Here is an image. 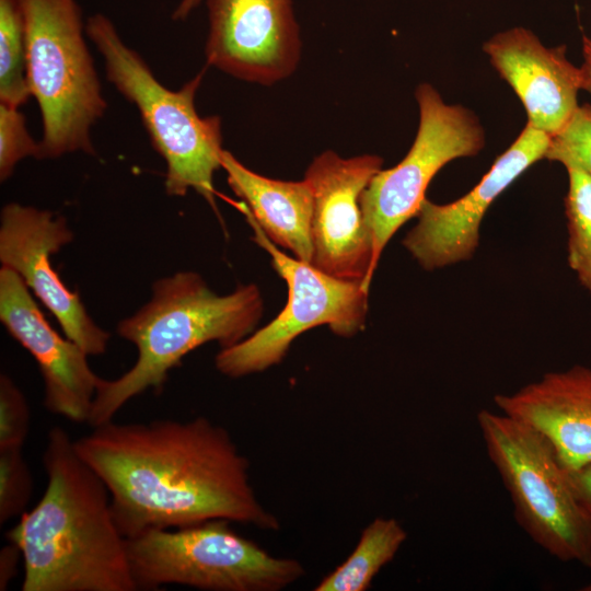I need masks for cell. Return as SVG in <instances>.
<instances>
[{
	"label": "cell",
	"mask_w": 591,
	"mask_h": 591,
	"mask_svg": "<svg viewBox=\"0 0 591 591\" xmlns=\"http://www.w3.org/2000/svg\"><path fill=\"white\" fill-rule=\"evenodd\" d=\"M207 66L269 85L296 70L301 50L290 0H208Z\"/></svg>",
	"instance_id": "obj_13"
},
{
	"label": "cell",
	"mask_w": 591,
	"mask_h": 591,
	"mask_svg": "<svg viewBox=\"0 0 591 591\" xmlns=\"http://www.w3.org/2000/svg\"><path fill=\"white\" fill-rule=\"evenodd\" d=\"M25 30L27 83L43 136L37 159L95 154L92 128L106 100L85 42L77 0H18Z\"/></svg>",
	"instance_id": "obj_5"
},
{
	"label": "cell",
	"mask_w": 591,
	"mask_h": 591,
	"mask_svg": "<svg viewBox=\"0 0 591 591\" xmlns=\"http://www.w3.org/2000/svg\"><path fill=\"white\" fill-rule=\"evenodd\" d=\"M0 321L35 359L45 384L44 405L74 422H88L102 380L88 354L46 321L31 290L12 269H0Z\"/></svg>",
	"instance_id": "obj_14"
},
{
	"label": "cell",
	"mask_w": 591,
	"mask_h": 591,
	"mask_svg": "<svg viewBox=\"0 0 591 591\" xmlns=\"http://www.w3.org/2000/svg\"><path fill=\"white\" fill-rule=\"evenodd\" d=\"M482 49L523 104L528 124L549 137L559 132L582 90L581 67L567 58L566 47H547L532 31L515 26L493 35Z\"/></svg>",
	"instance_id": "obj_15"
},
{
	"label": "cell",
	"mask_w": 591,
	"mask_h": 591,
	"mask_svg": "<svg viewBox=\"0 0 591 591\" xmlns=\"http://www.w3.org/2000/svg\"><path fill=\"white\" fill-rule=\"evenodd\" d=\"M85 31L103 57L107 80L136 106L152 147L165 161L167 195L183 197L194 189L217 210L213 175L221 169L224 150L221 119L201 117L195 107L205 71L181 89L170 90L140 54L124 42L109 18L93 14Z\"/></svg>",
	"instance_id": "obj_4"
},
{
	"label": "cell",
	"mask_w": 591,
	"mask_h": 591,
	"mask_svg": "<svg viewBox=\"0 0 591 591\" xmlns=\"http://www.w3.org/2000/svg\"><path fill=\"white\" fill-rule=\"evenodd\" d=\"M30 96L21 9L18 0H0V103L21 107Z\"/></svg>",
	"instance_id": "obj_20"
},
{
	"label": "cell",
	"mask_w": 591,
	"mask_h": 591,
	"mask_svg": "<svg viewBox=\"0 0 591 591\" xmlns=\"http://www.w3.org/2000/svg\"><path fill=\"white\" fill-rule=\"evenodd\" d=\"M499 412L540 432L564 468L591 463V369L576 364L548 372L508 393L496 394Z\"/></svg>",
	"instance_id": "obj_16"
},
{
	"label": "cell",
	"mask_w": 591,
	"mask_h": 591,
	"mask_svg": "<svg viewBox=\"0 0 591 591\" xmlns=\"http://www.w3.org/2000/svg\"><path fill=\"white\" fill-rule=\"evenodd\" d=\"M567 262L579 283L591 294V175L566 169Z\"/></svg>",
	"instance_id": "obj_19"
},
{
	"label": "cell",
	"mask_w": 591,
	"mask_h": 591,
	"mask_svg": "<svg viewBox=\"0 0 591 591\" xmlns=\"http://www.w3.org/2000/svg\"><path fill=\"white\" fill-rule=\"evenodd\" d=\"M74 447L107 486L126 538L213 519L280 528L255 495L246 457L229 432L207 418L111 420L74 440Z\"/></svg>",
	"instance_id": "obj_1"
},
{
	"label": "cell",
	"mask_w": 591,
	"mask_h": 591,
	"mask_svg": "<svg viewBox=\"0 0 591 591\" xmlns=\"http://www.w3.org/2000/svg\"><path fill=\"white\" fill-rule=\"evenodd\" d=\"M73 233L62 216L18 202L0 215V262L14 270L50 311L69 339L89 356L105 352L111 335L89 315L79 294L67 288L50 256L70 243Z\"/></svg>",
	"instance_id": "obj_12"
},
{
	"label": "cell",
	"mask_w": 591,
	"mask_h": 591,
	"mask_svg": "<svg viewBox=\"0 0 591 591\" xmlns=\"http://www.w3.org/2000/svg\"><path fill=\"white\" fill-rule=\"evenodd\" d=\"M43 464V497L7 532L22 552V591H136L108 488L62 427L49 430Z\"/></svg>",
	"instance_id": "obj_2"
},
{
	"label": "cell",
	"mask_w": 591,
	"mask_h": 591,
	"mask_svg": "<svg viewBox=\"0 0 591 591\" xmlns=\"http://www.w3.org/2000/svg\"><path fill=\"white\" fill-rule=\"evenodd\" d=\"M564 470L575 499L591 524V463Z\"/></svg>",
	"instance_id": "obj_25"
},
{
	"label": "cell",
	"mask_w": 591,
	"mask_h": 591,
	"mask_svg": "<svg viewBox=\"0 0 591 591\" xmlns=\"http://www.w3.org/2000/svg\"><path fill=\"white\" fill-rule=\"evenodd\" d=\"M200 2L201 0H181L172 14V19L174 21L185 20Z\"/></svg>",
	"instance_id": "obj_28"
},
{
	"label": "cell",
	"mask_w": 591,
	"mask_h": 591,
	"mask_svg": "<svg viewBox=\"0 0 591 591\" xmlns=\"http://www.w3.org/2000/svg\"><path fill=\"white\" fill-rule=\"evenodd\" d=\"M382 165L375 154L341 158L328 150L315 157L304 174L313 193L311 264L368 289L376 266L360 199Z\"/></svg>",
	"instance_id": "obj_10"
},
{
	"label": "cell",
	"mask_w": 591,
	"mask_h": 591,
	"mask_svg": "<svg viewBox=\"0 0 591 591\" xmlns=\"http://www.w3.org/2000/svg\"><path fill=\"white\" fill-rule=\"evenodd\" d=\"M22 558L21 549L9 542L0 551V591L8 589L9 583L18 575L19 560Z\"/></svg>",
	"instance_id": "obj_26"
},
{
	"label": "cell",
	"mask_w": 591,
	"mask_h": 591,
	"mask_svg": "<svg viewBox=\"0 0 591 591\" xmlns=\"http://www.w3.org/2000/svg\"><path fill=\"white\" fill-rule=\"evenodd\" d=\"M551 137L526 123L480 182L463 197L448 204L425 198L417 223L402 243L425 270L432 271L470 260L480 239L483 218L494 200L523 172L544 159Z\"/></svg>",
	"instance_id": "obj_11"
},
{
	"label": "cell",
	"mask_w": 591,
	"mask_h": 591,
	"mask_svg": "<svg viewBox=\"0 0 591 591\" xmlns=\"http://www.w3.org/2000/svg\"><path fill=\"white\" fill-rule=\"evenodd\" d=\"M241 209L254 231V241L270 255L274 269L286 281L288 300L270 323L240 343L221 348L215 358L220 373L242 378L265 371L283 360L299 335L320 325H327L345 338L364 328L369 289L361 281L333 277L285 254L263 232L243 202Z\"/></svg>",
	"instance_id": "obj_8"
},
{
	"label": "cell",
	"mask_w": 591,
	"mask_h": 591,
	"mask_svg": "<svg viewBox=\"0 0 591 591\" xmlns=\"http://www.w3.org/2000/svg\"><path fill=\"white\" fill-rule=\"evenodd\" d=\"M225 519L178 529H150L126 538L137 590L181 584L207 591H280L304 567L239 535Z\"/></svg>",
	"instance_id": "obj_7"
},
{
	"label": "cell",
	"mask_w": 591,
	"mask_h": 591,
	"mask_svg": "<svg viewBox=\"0 0 591 591\" xmlns=\"http://www.w3.org/2000/svg\"><path fill=\"white\" fill-rule=\"evenodd\" d=\"M406 540L407 532L395 518H375L363 529L349 557L324 577L314 591H366Z\"/></svg>",
	"instance_id": "obj_18"
},
{
	"label": "cell",
	"mask_w": 591,
	"mask_h": 591,
	"mask_svg": "<svg viewBox=\"0 0 591 591\" xmlns=\"http://www.w3.org/2000/svg\"><path fill=\"white\" fill-rule=\"evenodd\" d=\"M38 149L20 107L0 103V181L5 182L21 160L37 159Z\"/></svg>",
	"instance_id": "obj_23"
},
{
	"label": "cell",
	"mask_w": 591,
	"mask_h": 591,
	"mask_svg": "<svg viewBox=\"0 0 591 591\" xmlns=\"http://www.w3.org/2000/svg\"><path fill=\"white\" fill-rule=\"evenodd\" d=\"M582 90L591 95V38L582 37Z\"/></svg>",
	"instance_id": "obj_27"
},
{
	"label": "cell",
	"mask_w": 591,
	"mask_h": 591,
	"mask_svg": "<svg viewBox=\"0 0 591 591\" xmlns=\"http://www.w3.org/2000/svg\"><path fill=\"white\" fill-rule=\"evenodd\" d=\"M476 421L521 529L556 559L591 569V524L551 443L501 412L480 409Z\"/></svg>",
	"instance_id": "obj_6"
},
{
	"label": "cell",
	"mask_w": 591,
	"mask_h": 591,
	"mask_svg": "<svg viewBox=\"0 0 591 591\" xmlns=\"http://www.w3.org/2000/svg\"><path fill=\"white\" fill-rule=\"evenodd\" d=\"M544 159L591 175L590 103L579 105L565 127L551 137Z\"/></svg>",
	"instance_id": "obj_21"
},
{
	"label": "cell",
	"mask_w": 591,
	"mask_h": 591,
	"mask_svg": "<svg viewBox=\"0 0 591 591\" xmlns=\"http://www.w3.org/2000/svg\"><path fill=\"white\" fill-rule=\"evenodd\" d=\"M581 590H583V591H591V582H589V583L586 584L583 588H581Z\"/></svg>",
	"instance_id": "obj_29"
},
{
	"label": "cell",
	"mask_w": 591,
	"mask_h": 591,
	"mask_svg": "<svg viewBox=\"0 0 591 591\" xmlns=\"http://www.w3.org/2000/svg\"><path fill=\"white\" fill-rule=\"evenodd\" d=\"M415 97L419 126L413 146L397 165L372 177L360 199L375 266L396 231L416 217L433 176L455 159L477 155L486 142L475 113L447 104L430 83L418 84Z\"/></svg>",
	"instance_id": "obj_9"
},
{
	"label": "cell",
	"mask_w": 591,
	"mask_h": 591,
	"mask_svg": "<svg viewBox=\"0 0 591 591\" xmlns=\"http://www.w3.org/2000/svg\"><path fill=\"white\" fill-rule=\"evenodd\" d=\"M27 401L5 373L0 375V449L22 447L30 429Z\"/></svg>",
	"instance_id": "obj_24"
},
{
	"label": "cell",
	"mask_w": 591,
	"mask_h": 591,
	"mask_svg": "<svg viewBox=\"0 0 591 591\" xmlns=\"http://www.w3.org/2000/svg\"><path fill=\"white\" fill-rule=\"evenodd\" d=\"M22 449H0V524L21 517L32 497V473Z\"/></svg>",
	"instance_id": "obj_22"
},
{
	"label": "cell",
	"mask_w": 591,
	"mask_h": 591,
	"mask_svg": "<svg viewBox=\"0 0 591 591\" xmlns=\"http://www.w3.org/2000/svg\"><path fill=\"white\" fill-rule=\"evenodd\" d=\"M221 169L228 184L275 244L310 263L313 256V193L309 182L263 176L223 150Z\"/></svg>",
	"instance_id": "obj_17"
},
{
	"label": "cell",
	"mask_w": 591,
	"mask_h": 591,
	"mask_svg": "<svg viewBox=\"0 0 591 591\" xmlns=\"http://www.w3.org/2000/svg\"><path fill=\"white\" fill-rule=\"evenodd\" d=\"M263 308L255 285L220 296L195 271L158 279L150 301L117 324L118 335L136 346L138 358L119 378L101 380L88 424L96 427L113 420L128 401L149 389L161 392L169 372L199 346L218 341L227 348L240 343L254 332Z\"/></svg>",
	"instance_id": "obj_3"
}]
</instances>
